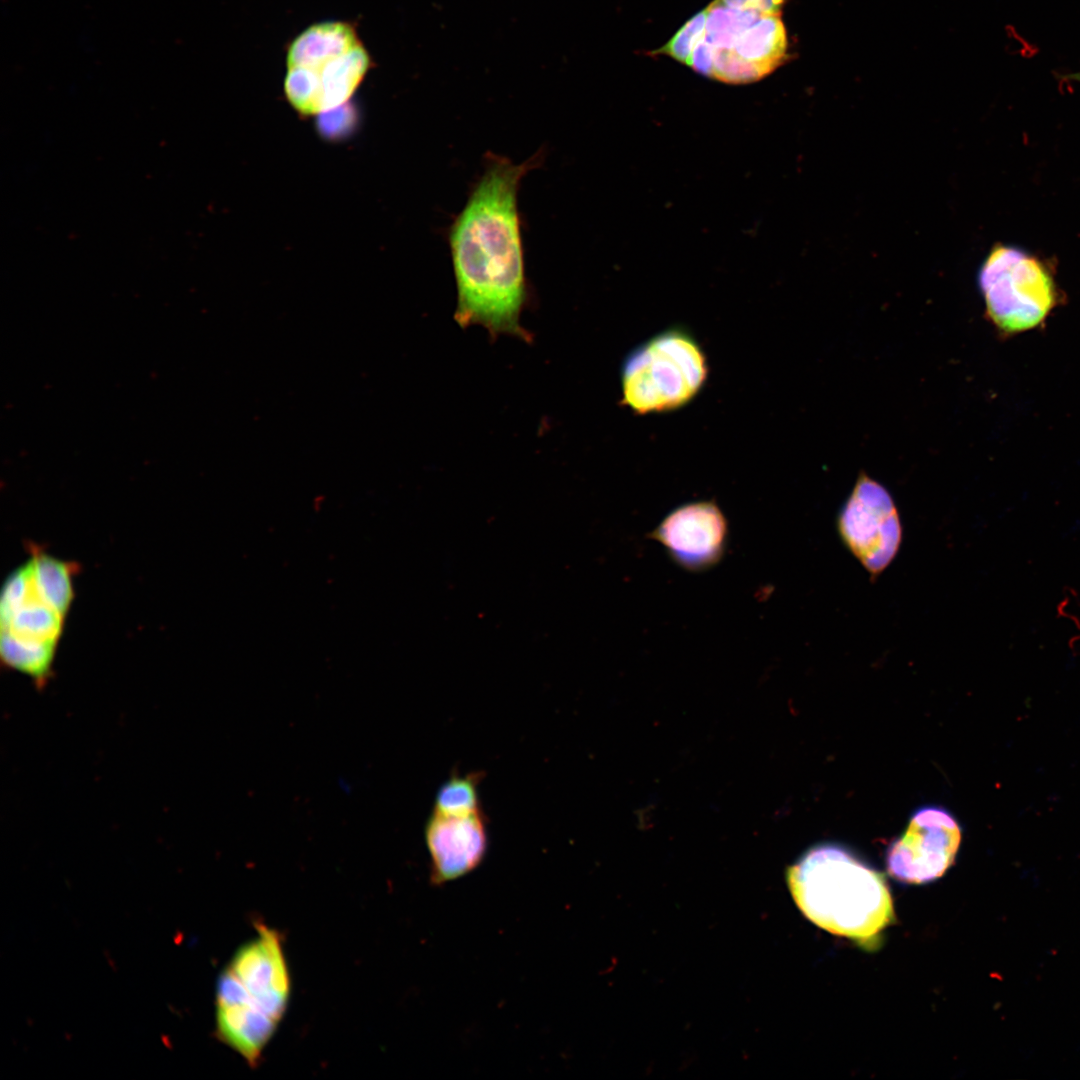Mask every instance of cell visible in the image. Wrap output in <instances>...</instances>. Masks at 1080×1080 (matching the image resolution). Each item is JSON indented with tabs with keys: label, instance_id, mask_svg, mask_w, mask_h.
Instances as JSON below:
<instances>
[{
	"label": "cell",
	"instance_id": "3",
	"mask_svg": "<svg viewBox=\"0 0 1080 1080\" xmlns=\"http://www.w3.org/2000/svg\"><path fill=\"white\" fill-rule=\"evenodd\" d=\"M291 978L280 934L265 924L232 956L216 986V1033L256 1066L286 1014Z\"/></svg>",
	"mask_w": 1080,
	"mask_h": 1080
},
{
	"label": "cell",
	"instance_id": "7",
	"mask_svg": "<svg viewBox=\"0 0 1080 1080\" xmlns=\"http://www.w3.org/2000/svg\"><path fill=\"white\" fill-rule=\"evenodd\" d=\"M65 615L40 592L31 561L6 580L1 597V655L39 686L51 671Z\"/></svg>",
	"mask_w": 1080,
	"mask_h": 1080
},
{
	"label": "cell",
	"instance_id": "8",
	"mask_svg": "<svg viewBox=\"0 0 1080 1080\" xmlns=\"http://www.w3.org/2000/svg\"><path fill=\"white\" fill-rule=\"evenodd\" d=\"M839 534L849 551L873 576L894 559L902 538L889 492L861 473L838 517Z\"/></svg>",
	"mask_w": 1080,
	"mask_h": 1080
},
{
	"label": "cell",
	"instance_id": "11",
	"mask_svg": "<svg viewBox=\"0 0 1080 1080\" xmlns=\"http://www.w3.org/2000/svg\"><path fill=\"white\" fill-rule=\"evenodd\" d=\"M425 841L431 859L432 884L456 880L475 870L486 856L485 817L482 811L466 816L432 811L425 826Z\"/></svg>",
	"mask_w": 1080,
	"mask_h": 1080
},
{
	"label": "cell",
	"instance_id": "17",
	"mask_svg": "<svg viewBox=\"0 0 1080 1080\" xmlns=\"http://www.w3.org/2000/svg\"><path fill=\"white\" fill-rule=\"evenodd\" d=\"M707 7L687 21L678 32L655 54H664L687 65L697 42L704 36L707 20Z\"/></svg>",
	"mask_w": 1080,
	"mask_h": 1080
},
{
	"label": "cell",
	"instance_id": "6",
	"mask_svg": "<svg viewBox=\"0 0 1080 1080\" xmlns=\"http://www.w3.org/2000/svg\"><path fill=\"white\" fill-rule=\"evenodd\" d=\"M986 315L1004 335L1037 328L1055 308V282L1035 257L1015 247L995 246L978 273Z\"/></svg>",
	"mask_w": 1080,
	"mask_h": 1080
},
{
	"label": "cell",
	"instance_id": "5",
	"mask_svg": "<svg viewBox=\"0 0 1080 1080\" xmlns=\"http://www.w3.org/2000/svg\"><path fill=\"white\" fill-rule=\"evenodd\" d=\"M707 374V360L696 339L686 329L669 328L625 357L621 401L640 415L678 409L702 389Z\"/></svg>",
	"mask_w": 1080,
	"mask_h": 1080
},
{
	"label": "cell",
	"instance_id": "12",
	"mask_svg": "<svg viewBox=\"0 0 1080 1080\" xmlns=\"http://www.w3.org/2000/svg\"><path fill=\"white\" fill-rule=\"evenodd\" d=\"M732 49L770 73L774 71L784 62L787 52V35L780 16H761L739 37Z\"/></svg>",
	"mask_w": 1080,
	"mask_h": 1080
},
{
	"label": "cell",
	"instance_id": "13",
	"mask_svg": "<svg viewBox=\"0 0 1080 1080\" xmlns=\"http://www.w3.org/2000/svg\"><path fill=\"white\" fill-rule=\"evenodd\" d=\"M30 561L40 592L60 613L66 615L73 599L72 565L42 552L34 553Z\"/></svg>",
	"mask_w": 1080,
	"mask_h": 1080
},
{
	"label": "cell",
	"instance_id": "14",
	"mask_svg": "<svg viewBox=\"0 0 1080 1080\" xmlns=\"http://www.w3.org/2000/svg\"><path fill=\"white\" fill-rule=\"evenodd\" d=\"M707 10L704 38L715 49L733 48L739 37L761 17L753 11L727 7L718 0Z\"/></svg>",
	"mask_w": 1080,
	"mask_h": 1080
},
{
	"label": "cell",
	"instance_id": "9",
	"mask_svg": "<svg viewBox=\"0 0 1080 1080\" xmlns=\"http://www.w3.org/2000/svg\"><path fill=\"white\" fill-rule=\"evenodd\" d=\"M961 828L946 809L916 810L904 833L888 847V873L898 881L922 884L941 877L953 863L961 843Z\"/></svg>",
	"mask_w": 1080,
	"mask_h": 1080
},
{
	"label": "cell",
	"instance_id": "1",
	"mask_svg": "<svg viewBox=\"0 0 1080 1080\" xmlns=\"http://www.w3.org/2000/svg\"><path fill=\"white\" fill-rule=\"evenodd\" d=\"M491 155L485 170L449 230L457 286L454 319L461 328L479 324L491 338L501 334L530 343L520 324L528 300L517 193L535 167Z\"/></svg>",
	"mask_w": 1080,
	"mask_h": 1080
},
{
	"label": "cell",
	"instance_id": "18",
	"mask_svg": "<svg viewBox=\"0 0 1080 1080\" xmlns=\"http://www.w3.org/2000/svg\"><path fill=\"white\" fill-rule=\"evenodd\" d=\"M715 62V48L704 38L695 45L687 65L696 72L713 78Z\"/></svg>",
	"mask_w": 1080,
	"mask_h": 1080
},
{
	"label": "cell",
	"instance_id": "16",
	"mask_svg": "<svg viewBox=\"0 0 1080 1080\" xmlns=\"http://www.w3.org/2000/svg\"><path fill=\"white\" fill-rule=\"evenodd\" d=\"M769 73L766 68L739 56L732 48L715 49L714 79L743 84L760 80Z\"/></svg>",
	"mask_w": 1080,
	"mask_h": 1080
},
{
	"label": "cell",
	"instance_id": "10",
	"mask_svg": "<svg viewBox=\"0 0 1080 1080\" xmlns=\"http://www.w3.org/2000/svg\"><path fill=\"white\" fill-rule=\"evenodd\" d=\"M728 536V520L713 500L677 506L648 534L673 563L694 573L709 570L722 560Z\"/></svg>",
	"mask_w": 1080,
	"mask_h": 1080
},
{
	"label": "cell",
	"instance_id": "2",
	"mask_svg": "<svg viewBox=\"0 0 1080 1080\" xmlns=\"http://www.w3.org/2000/svg\"><path fill=\"white\" fill-rule=\"evenodd\" d=\"M786 878L805 917L832 934L867 943L894 920L884 875L839 845L810 848Z\"/></svg>",
	"mask_w": 1080,
	"mask_h": 1080
},
{
	"label": "cell",
	"instance_id": "20",
	"mask_svg": "<svg viewBox=\"0 0 1080 1080\" xmlns=\"http://www.w3.org/2000/svg\"><path fill=\"white\" fill-rule=\"evenodd\" d=\"M1068 78L1080 82V72L1068 75Z\"/></svg>",
	"mask_w": 1080,
	"mask_h": 1080
},
{
	"label": "cell",
	"instance_id": "15",
	"mask_svg": "<svg viewBox=\"0 0 1080 1080\" xmlns=\"http://www.w3.org/2000/svg\"><path fill=\"white\" fill-rule=\"evenodd\" d=\"M481 777L480 772L450 776L436 794L433 812L466 816L482 811L478 790Z\"/></svg>",
	"mask_w": 1080,
	"mask_h": 1080
},
{
	"label": "cell",
	"instance_id": "19",
	"mask_svg": "<svg viewBox=\"0 0 1080 1080\" xmlns=\"http://www.w3.org/2000/svg\"><path fill=\"white\" fill-rule=\"evenodd\" d=\"M723 5L745 11H753L761 16L780 15L786 0H718Z\"/></svg>",
	"mask_w": 1080,
	"mask_h": 1080
},
{
	"label": "cell",
	"instance_id": "4",
	"mask_svg": "<svg viewBox=\"0 0 1080 1080\" xmlns=\"http://www.w3.org/2000/svg\"><path fill=\"white\" fill-rule=\"evenodd\" d=\"M371 66L355 27L325 21L307 27L289 44L284 92L304 115H320L346 104Z\"/></svg>",
	"mask_w": 1080,
	"mask_h": 1080
}]
</instances>
